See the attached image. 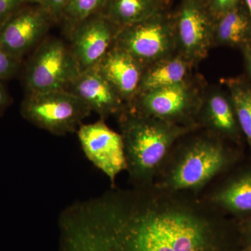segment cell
<instances>
[{
  "instance_id": "cell-1",
  "label": "cell",
  "mask_w": 251,
  "mask_h": 251,
  "mask_svg": "<svg viewBox=\"0 0 251 251\" xmlns=\"http://www.w3.org/2000/svg\"><path fill=\"white\" fill-rule=\"evenodd\" d=\"M68 251H238V223L197 194L120 188L62 211Z\"/></svg>"
},
{
  "instance_id": "cell-2",
  "label": "cell",
  "mask_w": 251,
  "mask_h": 251,
  "mask_svg": "<svg viewBox=\"0 0 251 251\" xmlns=\"http://www.w3.org/2000/svg\"><path fill=\"white\" fill-rule=\"evenodd\" d=\"M245 158L244 148L198 128L175 144L154 185L199 196L212 181Z\"/></svg>"
},
{
  "instance_id": "cell-3",
  "label": "cell",
  "mask_w": 251,
  "mask_h": 251,
  "mask_svg": "<svg viewBox=\"0 0 251 251\" xmlns=\"http://www.w3.org/2000/svg\"><path fill=\"white\" fill-rule=\"evenodd\" d=\"M126 171L132 187L154 184L155 179L178 140L197 126L173 125L130 108L119 114Z\"/></svg>"
},
{
  "instance_id": "cell-4",
  "label": "cell",
  "mask_w": 251,
  "mask_h": 251,
  "mask_svg": "<svg viewBox=\"0 0 251 251\" xmlns=\"http://www.w3.org/2000/svg\"><path fill=\"white\" fill-rule=\"evenodd\" d=\"M25 119L56 135L74 133L92 110L75 94L66 90L29 93L22 104Z\"/></svg>"
},
{
  "instance_id": "cell-5",
  "label": "cell",
  "mask_w": 251,
  "mask_h": 251,
  "mask_svg": "<svg viewBox=\"0 0 251 251\" xmlns=\"http://www.w3.org/2000/svg\"><path fill=\"white\" fill-rule=\"evenodd\" d=\"M81 72L72 49L59 39H50L37 50L26 73L29 93L67 90Z\"/></svg>"
},
{
  "instance_id": "cell-6",
  "label": "cell",
  "mask_w": 251,
  "mask_h": 251,
  "mask_svg": "<svg viewBox=\"0 0 251 251\" xmlns=\"http://www.w3.org/2000/svg\"><path fill=\"white\" fill-rule=\"evenodd\" d=\"M174 23L166 11L152 17L121 28L115 40L123 50L142 65L166 59L173 48Z\"/></svg>"
},
{
  "instance_id": "cell-7",
  "label": "cell",
  "mask_w": 251,
  "mask_h": 251,
  "mask_svg": "<svg viewBox=\"0 0 251 251\" xmlns=\"http://www.w3.org/2000/svg\"><path fill=\"white\" fill-rule=\"evenodd\" d=\"M202 104L201 99L184 81L143 92L135 105L128 108L173 125L200 128L198 117Z\"/></svg>"
},
{
  "instance_id": "cell-8",
  "label": "cell",
  "mask_w": 251,
  "mask_h": 251,
  "mask_svg": "<svg viewBox=\"0 0 251 251\" xmlns=\"http://www.w3.org/2000/svg\"><path fill=\"white\" fill-rule=\"evenodd\" d=\"M199 196L211 207L235 221L251 217V156L219 176Z\"/></svg>"
},
{
  "instance_id": "cell-9",
  "label": "cell",
  "mask_w": 251,
  "mask_h": 251,
  "mask_svg": "<svg viewBox=\"0 0 251 251\" xmlns=\"http://www.w3.org/2000/svg\"><path fill=\"white\" fill-rule=\"evenodd\" d=\"M77 137L85 156L110 180L111 188L122 172L126 171L125 146L120 133L110 128L103 119L81 125Z\"/></svg>"
},
{
  "instance_id": "cell-10",
  "label": "cell",
  "mask_w": 251,
  "mask_h": 251,
  "mask_svg": "<svg viewBox=\"0 0 251 251\" xmlns=\"http://www.w3.org/2000/svg\"><path fill=\"white\" fill-rule=\"evenodd\" d=\"M215 20L204 0H182L173 21L186 59L205 57L214 37Z\"/></svg>"
},
{
  "instance_id": "cell-11",
  "label": "cell",
  "mask_w": 251,
  "mask_h": 251,
  "mask_svg": "<svg viewBox=\"0 0 251 251\" xmlns=\"http://www.w3.org/2000/svg\"><path fill=\"white\" fill-rule=\"evenodd\" d=\"M120 28L105 15H94L74 28L72 51L81 72L98 65Z\"/></svg>"
},
{
  "instance_id": "cell-12",
  "label": "cell",
  "mask_w": 251,
  "mask_h": 251,
  "mask_svg": "<svg viewBox=\"0 0 251 251\" xmlns=\"http://www.w3.org/2000/svg\"><path fill=\"white\" fill-rule=\"evenodd\" d=\"M50 19L41 6L13 15L0 28V45L19 61L45 34Z\"/></svg>"
},
{
  "instance_id": "cell-13",
  "label": "cell",
  "mask_w": 251,
  "mask_h": 251,
  "mask_svg": "<svg viewBox=\"0 0 251 251\" xmlns=\"http://www.w3.org/2000/svg\"><path fill=\"white\" fill-rule=\"evenodd\" d=\"M66 90L75 94L103 120L126 108L124 100L97 66L81 72Z\"/></svg>"
},
{
  "instance_id": "cell-14",
  "label": "cell",
  "mask_w": 251,
  "mask_h": 251,
  "mask_svg": "<svg viewBox=\"0 0 251 251\" xmlns=\"http://www.w3.org/2000/svg\"><path fill=\"white\" fill-rule=\"evenodd\" d=\"M198 125L200 128L244 148L245 140L229 96L216 92L202 102Z\"/></svg>"
},
{
  "instance_id": "cell-15",
  "label": "cell",
  "mask_w": 251,
  "mask_h": 251,
  "mask_svg": "<svg viewBox=\"0 0 251 251\" xmlns=\"http://www.w3.org/2000/svg\"><path fill=\"white\" fill-rule=\"evenodd\" d=\"M97 67L122 100L131 101L140 91L143 65L123 50L110 49Z\"/></svg>"
},
{
  "instance_id": "cell-16",
  "label": "cell",
  "mask_w": 251,
  "mask_h": 251,
  "mask_svg": "<svg viewBox=\"0 0 251 251\" xmlns=\"http://www.w3.org/2000/svg\"><path fill=\"white\" fill-rule=\"evenodd\" d=\"M214 37L221 44L239 48L251 44V16L243 1L234 9L216 18Z\"/></svg>"
},
{
  "instance_id": "cell-17",
  "label": "cell",
  "mask_w": 251,
  "mask_h": 251,
  "mask_svg": "<svg viewBox=\"0 0 251 251\" xmlns=\"http://www.w3.org/2000/svg\"><path fill=\"white\" fill-rule=\"evenodd\" d=\"M165 0H108L102 14L117 27H128L166 11Z\"/></svg>"
},
{
  "instance_id": "cell-18",
  "label": "cell",
  "mask_w": 251,
  "mask_h": 251,
  "mask_svg": "<svg viewBox=\"0 0 251 251\" xmlns=\"http://www.w3.org/2000/svg\"><path fill=\"white\" fill-rule=\"evenodd\" d=\"M188 73V63L181 57L166 58L156 63L143 73L140 91L142 93L168 87L185 81Z\"/></svg>"
},
{
  "instance_id": "cell-19",
  "label": "cell",
  "mask_w": 251,
  "mask_h": 251,
  "mask_svg": "<svg viewBox=\"0 0 251 251\" xmlns=\"http://www.w3.org/2000/svg\"><path fill=\"white\" fill-rule=\"evenodd\" d=\"M251 156V82L244 77L224 80Z\"/></svg>"
},
{
  "instance_id": "cell-20",
  "label": "cell",
  "mask_w": 251,
  "mask_h": 251,
  "mask_svg": "<svg viewBox=\"0 0 251 251\" xmlns=\"http://www.w3.org/2000/svg\"><path fill=\"white\" fill-rule=\"evenodd\" d=\"M108 0H69L63 17L74 27L105 9Z\"/></svg>"
},
{
  "instance_id": "cell-21",
  "label": "cell",
  "mask_w": 251,
  "mask_h": 251,
  "mask_svg": "<svg viewBox=\"0 0 251 251\" xmlns=\"http://www.w3.org/2000/svg\"><path fill=\"white\" fill-rule=\"evenodd\" d=\"M214 17L217 18L238 6L244 0H204Z\"/></svg>"
},
{
  "instance_id": "cell-22",
  "label": "cell",
  "mask_w": 251,
  "mask_h": 251,
  "mask_svg": "<svg viewBox=\"0 0 251 251\" xmlns=\"http://www.w3.org/2000/svg\"><path fill=\"white\" fill-rule=\"evenodd\" d=\"M18 60L8 53L0 45V80L10 76L16 71Z\"/></svg>"
},
{
  "instance_id": "cell-23",
  "label": "cell",
  "mask_w": 251,
  "mask_h": 251,
  "mask_svg": "<svg viewBox=\"0 0 251 251\" xmlns=\"http://www.w3.org/2000/svg\"><path fill=\"white\" fill-rule=\"evenodd\" d=\"M69 2V0H44L41 6L51 19L56 20L63 16Z\"/></svg>"
},
{
  "instance_id": "cell-24",
  "label": "cell",
  "mask_w": 251,
  "mask_h": 251,
  "mask_svg": "<svg viewBox=\"0 0 251 251\" xmlns=\"http://www.w3.org/2000/svg\"><path fill=\"white\" fill-rule=\"evenodd\" d=\"M20 0H0V28L14 15Z\"/></svg>"
},
{
  "instance_id": "cell-25",
  "label": "cell",
  "mask_w": 251,
  "mask_h": 251,
  "mask_svg": "<svg viewBox=\"0 0 251 251\" xmlns=\"http://www.w3.org/2000/svg\"><path fill=\"white\" fill-rule=\"evenodd\" d=\"M237 223L244 245L251 246V217Z\"/></svg>"
},
{
  "instance_id": "cell-26",
  "label": "cell",
  "mask_w": 251,
  "mask_h": 251,
  "mask_svg": "<svg viewBox=\"0 0 251 251\" xmlns=\"http://www.w3.org/2000/svg\"><path fill=\"white\" fill-rule=\"evenodd\" d=\"M241 50H242L243 55H244V62H245L247 72L249 73L251 80V45L244 46Z\"/></svg>"
},
{
  "instance_id": "cell-27",
  "label": "cell",
  "mask_w": 251,
  "mask_h": 251,
  "mask_svg": "<svg viewBox=\"0 0 251 251\" xmlns=\"http://www.w3.org/2000/svg\"><path fill=\"white\" fill-rule=\"evenodd\" d=\"M8 101V96L4 87L0 85V111H1Z\"/></svg>"
},
{
  "instance_id": "cell-28",
  "label": "cell",
  "mask_w": 251,
  "mask_h": 251,
  "mask_svg": "<svg viewBox=\"0 0 251 251\" xmlns=\"http://www.w3.org/2000/svg\"><path fill=\"white\" fill-rule=\"evenodd\" d=\"M20 1L21 2L22 1H25V2L36 3V4H39L41 6L43 3H44V0H20Z\"/></svg>"
},
{
  "instance_id": "cell-29",
  "label": "cell",
  "mask_w": 251,
  "mask_h": 251,
  "mask_svg": "<svg viewBox=\"0 0 251 251\" xmlns=\"http://www.w3.org/2000/svg\"><path fill=\"white\" fill-rule=\"evenodd\" d=\"M244 3H245L246 6H247L248 10H249L251 16V0H244Z\"/></svg>"
},
{
  "instance_id": "cell-30",
  "label": "cell",
  "mask_w": 251,
  "mask_h": 251,
  "mask_svg": "<svg viewBox=\"0 0 251 251\" xmlns=\"http://www.w3.org/2000/svg\"><path fill=\"white\" fill-rule=\"evenodd\" d=\"M238 251H251V246H245V247H243L242 249H241L240 250Z\"/></svg>"
},
{
  "instance_id": "cell-31",
  "label": "cell",
  "mask_w": 251,
  "mask_h": 251,
  "mask_svg": "<svg viewBox=\"0 0 251 251\" xmlns=\"http://www.w3.org/2000/svg\"><path fill=\"white\" fill-rule=\"evenodd\" d=\"M165 1H168V0H165Z\"/></svg>"
}]
</instances>
